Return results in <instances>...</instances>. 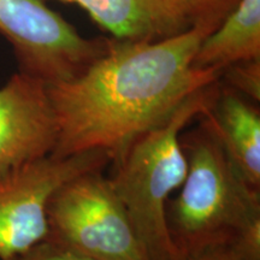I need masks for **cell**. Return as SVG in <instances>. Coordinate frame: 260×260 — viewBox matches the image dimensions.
Here are the masks:
<instances>
[{
	"label": "cell",
	"instance_id": "cell-5",
	"mask_svg": "<svg viewBox=\"0 0 260 260\" xmlns=\"http://www.w3.org/2000/svg\"><path fill=\"white\" fill-rule=\"evenodd\" d=\"M0 34L14 48L19 73L47 86L76 79L112 40L82 37L44 0H0Z\"/></svg>",
	"mask_w": 260,
	"mask_h": 260
},
{
	"label": "cell",
	"instance_id": "cell-2",
	"mask_svg": "<svg viewBox=\"0 0 260 260\" xmlns=\"http://www.w3.org/2000/svg\"><path fill=\"white\" fill-rule=\"evenodd\" d=\"M181 142L187 176L167 206L178 254L232 245L247 259L260 260V191L243 181L203 121Z\"/></svg>",
	"mask_w": 260,
	"mask_h": 260
},
{
	"label": "cell",
	"instance_id": "cell-10",
	"mask_svg": "<svg viewBox=\"0 0 260 260\" xmlns=\"http://www.w3.org/2000/svg\"><path fill=\"white\" fill-rule=\"evenodd\" d=\"M260 60V0H240L222 23L201 41L197 69L222 71L240 61Z\"/></svg>",
	"mask_w": 260,
	"mask_h": 260
},
{
	"label": "cell",
	"instance_id": "cell-9",
	"mask_svg": "<svg viewBox=\"0 0 260 260\" xmlns=\"http://www.w3.org/2000/svg\"><path fill=\"white\" fill-rule=\"evenodd\" d=\"M77 4L121 41H157L190 28L175 0H59Z\"/></svg>",
	"mask_w": 260,
	"mask_h": 260
},
{
	"label": "cell",
	"instance_id": "cell-11",
	"mask_svg": "<svg viewBox=\"0 0 260 260\" xmlns=\"http://www.w3.org/2000/svg\"><path fill=\"white\" fill-rule=\"evenodd\" d=\"M190 27L212 32L240 0H175Z\"/></svg>",
	"mask_w": 260,
	"mask_h": 260
},
{
	"label": "cell",
	"instance_id": "cell-1",
	"mask_svg": "<svg viewBox=\"0 0 260 260\" xmlns=\"http://www.w3.org/2000/svg\"><path fill=\"white\" fill-rule=\"evenodd\" d=\"M209 34L190 27L157 41L112 39L105 53L80 76L47 86L58 124L52 155L103 151L112 161L138 136L218 82L222 71L193 67Z\"/></svg>",
	"mask_w": 260,
	"mask_h": 260
},
{
	"label": "cell",
	"instance_id": "cell-14",
	"mask_svg": "<svg viewBox=\"0 0 260 260\" xmlns=\"http://www.w3.org/2000/svg\"><path fill=\"white\" fill-rule=\"evenodd\" d=\"M181 260H249L243 256L235 247L223 245L206 248L194 254L183 256Z\"/></svg>",
	"mask_w": 260,
	"mask_h": 260
},
{
	"label": "cell",
	"instance_id": "cell-4",
	"mask_svg": "<svg viewBox=\"0 0 260 260\" xmlns=\"http://www.w3.org/2000/svg\"><path fill=\"white\" fill-rule=\"evenodd\" d=\"M50 235L96 260H149L124 205L103 169L77 175L47 206Z\"/></svg>",
	"mask_w": 260,
	"mask_h": 260
},
{
	"label": "cell",
	"instance_id": "cell-15",
	"mask_svg": "<svg viewBox=\"0 0 260 260\" xmlns=\"http://www.w3.org/2000/svg\"><path fill=\"white\" fill-rule=\"evenodd\" d=\"M12 260H19V259H18V258H16V259H12Z\"/></svg>",
	"mask_w": 260,
	"mask_h": 260
},
{
	"label": "cell",
	"instance_id": "cell-7",
	"mask_svg": "<svg viewBox=\"0 0 260 260\" xmlns=\"http://www.w3.org/2000/svg\"><path fill=\"white\" fill-rule=\"evenodd\" d=\"M56 113L47 84L18 73L0 88V180L53 153Z\"/></svg>",
	"mask_w": 260,
	"mask_h": 260
},
{
	"label": "cell",
	"instance_id": "cell-6",
	"mask_svg": "<svg viewBox=\"0 0 260 260\" xmlns=\"http://www.w3.org/2000/svg\"><path fill=\"white\" fill-rule=\"evenodd\" d=\"M111 162L103 151L47 157L0 180V260L21 258L50 235L47 206L65 182Z\"/></svg>",
	"mask_w": 260,
	"mask_h": 260
},
{
	"label": "cell",
	"instance_id": "cell-12",
	"mask_svg": "<svg viewBox=\"0 0 260 260\" xmlns=\"http://www.w3.org/2000/svg\"><path fill=\"white\" fill-rule=\"evenodd\" d=\"M228 87L253 103L260 100V60L240 61L224 68L220 73Z\"/></svg>",
	"mask_w": 260,
	"mask_h": 260
},
{
	"label": "cell",
	"instance_id": "cell-13",
	"mask_svg": "<svg viewBox=\"0 0 260 260\" xmlns=\"http://www.w3.org/2000/svg\"><path fill=\"white\" fill-rule=\"evenodd\" d=\"M19 260H96L83 253L75 251L57 240L47 237L18 258Z\"/></svg>",
	"mask_w": 260,
	"mask_h": 260
},
{
	"label": "cell",
	"instance_id": "cell-8",
	"mask_svg": "<svg viewBox=\"0 0 260 260\" xmlns=\"http://www.w3.org/2000/svg\"><path fill=\"white\" fill-rule=\"evenodd\" d=\"M199 118L218 140L243 181L260 191V112L255 103L230 87L218 86Z\"/></svg>",
	"mask_w": 260,
	"mask_h": 260
},
{
	"label": "cell",
	"instance_id": "cell-3",
	"mask_svg": "<svg viewBox=\"0 0 260 260\" xmlns=\"http://www.w3.org/2000/svg\"><path fill=\"white\" fill-rule=\"evenodd\" d=\"M219 81L197 93L164 123L148 130L113 159L109 177L124 205L149 260H181L167 222L169 200L188 171L181 133L203 115L216 95Z\"/></svg>",
	"mask_w": 260,
	"mask_h": 260
}]
</instances>
